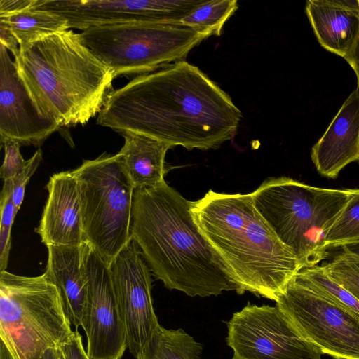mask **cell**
<instances>
[{"instance_id": "8fae6325", "label": "cell", "mask_w": 359, "mask_h": 359, "mask_svg": "<svg viewBox=\"0 0 359 359\" xmlns=\"http://www.w3.org/2000/svg\"><path fill=\"white\" fill-rule=\"evenodd\" d=\"M205 0H36L34 8L55 13L69 29L140 22L177 24Z\"/></svg>"}, {"instance_id": "8992f818", "label": "cell", "mask_w": 359, "mask_h": 359, "mask_svg": "<svg viewBox=\"0 0 359 359\" xmlns=\"http://www.w3.org/2000/svg\"><path fill=\"white\" fill-rule=\"evenodd\" d=\"M59 290L45 273L0 271V356L40 359L73 332Z\"/></svg>"}, {"instance_id": "83f0119b", "label": "cell", "mask_w": 359, "mask_h": 359, "mask_svg": "<svg viewBox=\"0 0 359 359\" xmlns=\"http://www.w3.org/2000/svg\"><path fill=\"white\" fill-rule=\"evenodd\" d=\"M42 160V151L39 149L34 155L27 160V165L24 170L12 179L13 187V201L16 213H18L23 201L26 186L35 172Z\"/></svg>"}, {"instance_id": "2e32d148", "label": "cell", "mask_w": 359, "mask_h": 359, "mask_svg": "<svg viewBox=\"0 0 359 359\" xmlns=\"http://www.w3.org/2000/svg\"><path fill=\"white\" fill-rule=\"evenodd\" d=\"M311 157L318 172L331 179L348 164L359 161V85L313 146Z\"/></svg>"}, {"instance_id": "ac0fdd59", "label": "cell", "mask_w": 359, "mask_h": 359, "mask_svg": "<svg viewBox=\"0 0 359 359\" xmlns=\"http://www.w3.org/2000/svg\"><path fill=\"white\" fill-rule=\"evenodd\" d=\"M305 11L320 44L344 57L359 33V0H308Z\"/></svg>"}, {"instance_id": "7402d4cb", "label": "cell", "mask_w": 359, "mask_h": 359, "mask_svg": "<svg viewBox=\"0 0 359 359\" xmlns=\"http://www.w3.org/2000/svg\"><path fill=\"white\" fill-rule=\"evenodd\" d=\"M236 0H205L177 24L209 37L220 36L224 25L238 9Z\"/></svg>"}, {"instance_id": "277c9868", "label": "cell", "mask_w": 359, "mask_h": 359, "mask_svg": "<svg viewBox=\"0 0 359 359\" xmlns=\"http://www.w3.org/2000/svg\"><path fill=\"white\" fill-rule=\"evenodd\" d=\"M14 62L40 111L60 126L99 114L115 78L72 29L20 46Z\"/></svg>"}, {"instance_id": "ba28073f", "label": "cell", "mask_w": 359, "mask_h": 359, "mask_svg": "<svg viewBox=\"0 0 359 359\" xmlns=\"http://www.w3.org/2000/svg\"><path fill=\"white\" fill-rule=\"evenodd\" d=\"M86 242L109 265L132 239L135 188L118 154L86 160L75 170Z\"/></svg>"}, {"instance_id": "5bb4252c", "label": "cell", "mask_w": 359, "mask_h": 359, "mask_svg": "<svg viewBox=\"0 0 359 359\" xmlns=\"http://www.w3.org/2000/svg\"><path fill=\"white\" fill-rule=\"evenodd\" d=\"M60 126L40 111L7 49L0 44V135L21 145H40Z\"/></svg>"}, {"instance_id": "f546056e", "label": "cell", "mask_w": 359, "mask_h": 359, "mask_svg": "<svg viewBox=\"0 0 359 359\" xmlns=\"http://www.w3.org/2000/svg\"><path fill=\"white\" fill-rule=\"evenodd\" d=\"M36 0H0V17L34 8Z\"/></svg>"}, {"instance_id": "30bf717a", "label": "cell", "mask_w": 359, "mask_h": 359, "mask_svg": "<svg viewBox=\"0 0 359 359\" xmlns=\"http://www.w3.org/2000/svg\"><path fill=\"white\" fill-rule=\"evenodd\" d=\"M227 329L232 359H321L320 351L276 306L248 302L233 314Z\"/></svg>"}, {"instance_id": "52a82bcc", "label": "cell", "mask_w": 359, "mask_h": 359, "mask_svg": "<svg viewBox=\"0 0 359 359\" xmlns=\"http://www.w3.org/2000/svg\"><path fill=\"white\" fill-rule=\"evenodd\" d=\"M79 34L114 77L147 74L183 61L208 38L177 24L153 22L95 26Z\"/></svg>"}, {"instance_id": "3957f363", "label": "cell", "mask_w": 359, "mask_h": 359, "mask_svg": "<svg viewBox=\"0 0 359 359\" xmlns=\"http://www.w3.org/2000/svg\"><path fill=\"white\" fill-rule=\"evenodd\" d=\"M191 212L239 294L248 291L276 301L303 268L258 212L251 193L210 189L193 201Z\"/></svg>"}, {"instance_id": "6da1fadb", "label": "cell", "mask_w": 359, "mask_h": 359, "mask_svg": "<svg viewBox=\"0 0 359 359\" xmlns=\"http://www.w3.org/2000/svg\"><path fill=\"white\" fill-rule=\"evenodd\" d=\"M241 111L229 95L185 60L138 75L107 96L97 123L171 147L217 149L234 137Z\"/></svg>"}, {"instance_id": "9a60e30c", "label": "cell", "mask_w": 359, "mask_h": 359, "mask_svg": "<svg viewBox=\"0 0 359 359\" xmlns=\"http://www.w3.org/2000/svg\"><path fill=\"white\" fill-rule=\"evenodd\" d=\"M40 224L35 231L46 245H79L86 242L78 181L72 170L53 175Z\"/></svg>"}, {"instance_id": "4fadbf2b", "label": "cell", "mask_w": 359, "mask_h": 359, "mask_svg": "<svg viewBox=\"0 0 359 359\" xmlns=\"http://www.w3.org/2000/svg\"><path fill=\"white\" fill-rule=\"evenodd\" d=\"M125 327L135 358L159 325L151 297V271L131 239L109 265Z\"/></svg>"}, {"instance_id": "d4e9b609", "label": "cell", "mask_w": 359, "mask_h": 359, "mask_svg": "<svg viewBox=\"0 0 359 359\" xmlns=\"http://www.w3.org/2000/svg\"><path fill=\"white\" fill-rule=\"evenodd\" d=\"M322 266L332 280L359 301V258L341 252Z\"/></svg>"}, {"instance_id": "f1b7e54d", "label": "cell", "mask_w": 359, "mask_h": 359, "mask_svg": "<svg viewBox=\"0 0 359 359\" xmlns=\"http://www.w3.org/2000/svg\"><path fill=\"white\" fill-rule=\"evenodd\" d=\"M60 359H89L82 342V337L77 331L57 346Z\"/></svg>"}, {"instance_id": "7a4b0ae2", "label": "cell", "mask_w": 359, "mask_h": 359, "mask_svg": "<svg viewBox=\"0 0 359 359\" xmlns=\"http://www.w3.org/2000/svg\"><path fill=\"white\" fill-rule=\"evenodd\" d=\"M193 201L165 181L135 189L130 233L150 271L169 290L194 297L217 296L238 286L199 230Z\"/></svg>"}, {"instance_id": "836d02e7", "label": "cell", "mask_w": 359, "mask_h": 359, "mask_svg": "<svg viewBox=\"0 0 359 359\" xmlns=\"http://www.w3.org/2000/svg\"><path fill=\"white\" fill-rule=\"evenodd\" d=\"M40 359H60L57 347L48 348Z\"/></svg>"}, {"instance_id": "484cf974", "label": "cell", "mask_w": 359, "mask_h": 359, "mask_svg": "<svg viewBox=\"0 0 359 359\" xmlns=\"http://www.w3.org/2000/svg\"><path fill=\"white\" fill-rule=\"evenodd\" d=\"M11 180H4L0 197V271L6 269L11 247V229L17 215L13 201Z\"/></svg>"}, {"instance_id": "cb8c5ba5", "label": "cell", "mask_w": 359, "mask_h": 359, "mask_svg": "<svg viewBox=\"0 0 359 359\" xmlns=\"http://www.w3.org/2000/svg\"><path fill=\"white\" fill-rule=\"evenodd\" d=\"M359 241V189L354 192L330 229L325 238L327 249Z\"/></svg>"}, {"instance_id": "ffe728a7", "label": "cell", "mask_w": 359, "mask_h": 359, "mask_svg": "<svg viewBox=\"0 0 359 359\" xmlns=\"http://www.w3.org/2000/svg\"><path fill=\"white\" fill-rule=\"evenodd\" d=\"M203 346L183 329L168 330L160 324L135 359H201Z\"/></svg>"}, {"instance_id": "603a6c76", "label": "cell", "mask_w": 359, "mask_h": 359, "mask_svg": "<svg viewBox=\"0 0 359 359\" xmlns=\"http://www.w3.org/2000/svg\"><path fill=\"white\" fill-rule=\"evenodd\" d=\"M292 279L344 307L359 318V301L332 280L322 266L302 268Z\"/></svg>"}, {"instance_id": "9c48e42d", "label": "cell", "mask_w": 359, "mask_h": 359, "mask_svg": "<svg viewBox=\"0 0 359 359\" xmlns=\"http://www.w3.org/2000/svg\"><path fill=\"white\" fill-rule=\"evenodd\" d=\"M300 334L335 359H359V318L292 278L275 301Z\"/></svg>"}, {"instance_id": "4316f807", "label": "cell", "mask_w": 359, "mask_h": 359, "mask_svg": "<svg viewBox=\"0 0 359 359\" xmlns=\"http://www.w3.org/2000/svg\"><path fill=\"white\" fill-rule=\"evenodd\" d=\"M4 158L0 168V176L4 180H12L25 168L27 160L20 154L21 144L15 140L8 139L2 142Z\"/></svg>"}, {"instance_id": "e0dca14e", "label": "cell", "mask_w": 359, "mask_h": 359, "mask_svg": "<svg viewBox=\"0 0 359 359\" xmlns=\"http://www.w3.org/2000/svg\"><path fill=\"white\" fill-rule=\"evenodd\" d=\"M45 273L57 287L66 313L76 328L81 326L88 293V243L49 245Z\"/></svg>"}, {"instance_id": "d6a6232c", "label": "cell", "mask_w": 359, "mask_h": 359, "mask_svg": "<svg viewBox=\"0 0 359 359\" xmlns=\"http://www.w3.org/2000/svg\"><path fill=\"white\" fill-rule=\"evenodd\" d=\"M341 248L342 252L359 258V241L346 243Z\"/></svg>"}, {"instance_id": "4dcf8cb0", "label": "cell", "mask_w": 359, "mask_h": 359, "mask_svg": "<svg viewBox=\"0 0 359 359\" xmlns=\"http://www.w3.org/2000/svg\"><path fill=\"white\" fill-rule=\"evenodd\" d=\"M0 42L1 45L10 50L13 57L19 53V43L18 40L8 25L2 20H0Z\"/></svg>"}, {"instance_id": "5b68a950", "label": "cell", "mask_w": 359, "mask_h": 359, "mask_svg": "<svg viewBox=\"0 0 359 359\" xmlns=\"http://www.w3.org/2000/svg\"><path fill=\"white\" fill-rule=\"evenodd\" d=\"M353 192L312 187L281 177L264 181L251 195L279 240L306 268L327 257V233Z\"/></svg>"}, {"instance_id": "7c38bea8", "label": "cell", "mask_w": 359, "mask_h": 359, "mask_svg": "<svg viewBox=\"0 0 359 359\" xmlns=\"http://www.w3.org/2000/svg\"><path fill=\"white\" fill-rule=\"evenodd\" d=\"M88 293L81 327L89 359H121L125 327L109 264L91 247L87 258Z\"/></svg>"}, {"instance_id": "1f68e13d", "label": "cell", "mask_w": 359, "mask_h": 359, "mask_svg": "<svg viewBox=\"0 0 359 359\" xmlns=\"http://www.w3.org/2000/svg\"><path fill=\"white\" fill-rule=\"evenodd\" d=\"M355 72L359 85V33L353 46L344 57Z\"/></svg>"}, {"instance_id": "d6986e66", "label": "cell", "mask_w": 359, "mask_h": 359, "mask_svg": "<svg viewBox=\"0 0 359 359\" xmlns=\"http://www.w3.org/2000/svg\"><path fill=\"white\" fill-rule=\"evenodd\" d=\"M118 154L135 189L154 187L165 181V155L171 147L152 137L127 132Z\"/></svg>"}, {"instance_id": "44dd1931", "label": "cell", "mask_w": 359, "mask_h": 359, "mask_svg": "<svg viewBox=\"0 0 359 359\" xmlns=\"http://www.w3.org/2000/svg\"><path fill=\"white\" fill-rule=\"evenodd\" d=\"M9 27L19 43V47L57 32L69 29L67 20L53 12L29 8L0 17Z\"/></svg>"}]
</instances>
